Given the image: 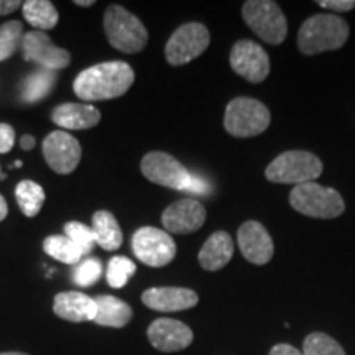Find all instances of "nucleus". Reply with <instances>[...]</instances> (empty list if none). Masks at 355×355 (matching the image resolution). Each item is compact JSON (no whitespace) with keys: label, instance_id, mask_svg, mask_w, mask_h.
Listing matches in <instances>:
<instances>
[{"label":"nucleus","instance_id":"obj_1","mask_svg":"<svg viewBox=\"0 0 355 355\" xmlns=\"http://www.w3.org/2000/svg\"><path fill=\"white\" fill-rule=\"evenodd\" d=\"M135 81L132 66L123 61H107L81 71L74 79V94L84 101H109L125 94Z\"/></svg>","mask_w":355,"mask_h":355},{"label":"nucleus","instance_id":"obj_2","mask_svg":"<svg viewBox=\"0 0 355 355\" xmlns=\"http://www.w3.org/2000/svg\"><path fill=\"white\" fill-rule=\"evenodd\" d=\"M347 21L337 15L309 17L303 21L298 32V48L303 55H318L322 51H334L343 48L349 38Z\"/></svg>","mask_w":355,"mask_h":355},{"label":"nucleus","instance_id":"obj_3","mask_svg":"<svg viewBox=\"0 0 355 355\" xmlns=\"http://www.w3.org/2000/svg\"><path fill=\"white\" fill-rule=\"evenodd\" d=\"M104 30L109 43L125 55L140 53L148 42V32L141 20L122 6L107 7L104 13Z\"/></svg>","mask_w":355,"mask_h":355},{"label":"nucleus","instance_id":"obj_4","mask_svg":"<svg viewBox=\"0 0 355 355\" xmlns=\"http://www.w3.org/2000/svg\"><path fill=\"white\" fill-rule=\"evenodd\" d=\"M290 204L295 211L316 219H334L345 211L343 196L332 188H324L316 181L298 184L290 193Z\"/></svg>","mask_w":355,"mask_h":355},{"label":"nucleus","instance_id":"obj_5","mask_svg":"<svg viewBox=\"0 0 355 355\" xmlns=\"http://www.w3.org/2000/svg\"><path fill=\"white\" fill-rule=\"evenodd\" d=\"M321 173L322 162L316 155L303 152V150H291V152L278 155L266 166L265 176L272 183L298 186L316 181Z\"/></svg>","mask_w":355,"mask_h":355},{"label":"nucleus","instance_id":"obj_6","mask_svg":"<svg viewBox=\"0 0 355 355\" xmlns=\"http://www.w3.org/2000/svg\"><path fill=\"white\" fill-rule=\"evenodd\" d=\"M272 115L265 104L250 97H235L227 104L224 127L232 137L248 139L263 133L270 125Z\"/></svg>","mask_w":355,"mask_h":355},{"label":"nucleus","instance_id":"obj_7","mask_svg":"<svg viewBox=\"0 0 355 355\" xmlns=\"http://www.w3.org/2000/svg\"><path fill=\"white\" fill-rule=\"evenodd\" d=\"M242 17L263 42L279 44L288 35V21L278 3L272 0H247L242 7Z\"/></svg>","mask_w":355,"mask_h":355},{"label":"nucleus","instance_id":"obj_8","mask_svg":"<svg viewBox=\"0 0 355 355\" xmlns=\"http://www.w3.org/2000/svg\"><path fill=\"white\" fill-rule=\"evenodd\" d=\"M211 43V33L206 25L184 24L171 35L165 48L166 61L171 66H183L189 61L196 60L207 50Z\"/></svg>","mask_w":355,"mask_h":355},{"label":"nucleus","instance_id":"obj_9","mask_svg":"<svg viewBox=\"0 0 355 355\" xmlns=\"http://www.w3.org/2000/svg\"><path fill=\"white\" fill-rule=\"evenodd\" d=\"M132 250L141 263L159 268L171 263L176 255V243L171 235L157 227H141L133 234Z\"/></svg>","mask_w":355,"mask_h":355},{"label":"nucleus","instance_id":"obj_10","mask_svg":"<svg viewBox=\"0 0 355 355\" xmlns=\"http://www.w3.org/2000/svg\"><path fill=\"white\" fill-rule=\"evenodd\" d=\"M140 170L152 183L165 188L186 191L191 181V173L171 155L150 152L141 158Z\"/></svg>","mask_w":355,"mask_h":355},{"label":"nucleus","instance_id":"obj_11","mask_svg":"<svg viewBox=\"0 0 355 355\" xmlns=\"http://www.w3.org/2000/svg\"><path fill=\"white\" fill-rule=\"evenodd\" d=\"M230 66L234 73L248 83H263L270 74V58L260 44L250 40H241L230 51Z\"/></svg>","mask_w":355,"mask_h":355},{"label":"nucleus","instance_id":"obj_12","mask_svg":"<svg viewBox=\"0 0 355 355\" xmlns=\"http://www.w3.org/2000/svg\"><path fill=\"white\" fill-rule=\"evenodd\" d=\"M21 53H24L25 61H33L42 66V69L60 71L68 68L71 63L69 51L56 46L44 32H28L24 35L21 40Z\"/></svg>","mask_w":355,"mask_h":355},{"label":"nucleus","instance_id":"obj_13","mask_svg":"<svg viewBox=\"0 0 355 355\" xmlns=\"http://www.w3.org/2000/svg\"><path fill=\"white\" fill-rule=\"evenodd\" d=\"M43 155L53 171L69 175L81 162V144L69 133L55 130L43 140Z\"/></svg>","mask_w":355,"mask_h":355},{"label":"nucleus","instance_id":"obj_14","mask_svg":"<svg viewBox=\"0 0 355 355\" xmlns=\"http://www.w3.org/2000/svg\"><path fill=\"white\" fill-rule=\"evenodd\" d=\"M146 336L150 344L159 352H180L189 347L194 339L193 331L184 322L168 318L155 319L150 324Z\"/></svg>","mask_w":355,"mask_h":355},{"label":"nucleus","instance_id":"obj_15","mask_svg":"<svg viewBox=\"0 0 355 355\" xmlns=\"http://www.w3.org/2000/svg\"><path fill=\"white\" fill-rule=\"evenodd\" d=\"M237 243L245 260L254 265H265L272 260L273 241L260 222L247 220L239 229Z\"/></svg>","mask_w":355,"mask_h":355},{"label":"nucleus","instance_id":"obj_16","mask_svg":"<svg viewBox=\"0 0 355 355\" xmlns=\"http://www.w3.org/2000/svg\"><path fill=\"white\" fill-rule=\"evenodd\" d=\"M162 222L171 234H191L206 222V209L196 199H181L170 204L162 216Z\"/></svg>","mask_w":355,"mask_h":355},{"label":"nucleus","instance_id":"obj_17","mask_svg":"<svg viewBox=\"0 0 355 355\" xmlns=\"http://www.w3.org/2000/svg\"><path fill=\"white\" fill-rule=\"evenodd\" d=\"M141 303L159 313H178V311L194 308L199 303V296L189 288L157 286L148 288L141 295Z\"/></svg>","mask_w":355,"mask_h":355},{"label":"nucleus","instance_id":"obj_18","mask_svg":"<svg viewBox=\"0 0 355 355\" xmlns=\"http://www.w3.org/2000/svg\"><path fill=\"white\" fill-rule=\"evenodd\" d=\"M53 313L69 322L94 321L97 306L94 298L79 291L58 293L53 301Z\"/></svg>","mask_w":355,"mask_h":355},{"label":"nucleus","instance_id":"obj_19","mask_svg":"<svg viewBox=\"0 0 355 355\" xmlns=\"http://www.w3.org/2000/svg\"><path fill=\"white\" fill-rule=\"evenodd\" d=\"M51 121L66 130H86L101 122V112L91 104L66 102L53 109Z\"/></svg>","mask_w":355,"mask_h":355},{"label":"nucleus","instance_id":"obj_20","mask_svg":"<svg viewBox=\"0 0 355 355\" xmlns=\"http://www.w3.org/2000/svg\"><path fill=\"white\" fill-rule=\"evenodd\" d=\"M234 255V241L224 230L214 232L204 243L198 259L199 263L207 272H217L229 263Z\"/></svg>","mask_w":355,"mask_h":355},{"label":"nucleus","instance_id":"obj_21","mask_svg":"<svg viewBox=\"0 0 355 355\" xmlns=\"http://www.w3.org/2000/svg\"><path fill=\"white\" fill-rule=\"evenodd\" d=\"M97 313L94 321L97 326L104 327H115V329H121L125 327L133 316V311L130 304H127L125 301L117 298V296L110 295H99L94 298Z\"/></svg>","mask_w":355,"mask_h":355},{"label":"nucleus","instance_id":"obj_22","mask_svg":"<svg viewBox=\"0 0 355 355\" xmlns=\"http://www.w3.org/2000/svg\"><path fill=\"white\" fill-rule=\"evenodd\" d=\"M92 230L96 235V243L104 250L114 252L121 248L123 242V235L112 212L109 211H97L92 216Z\"/></svg>","mask_w":355,"mask_h":355},{"label":"nucleus","instance_id":"obj_23","mask_svg":"<svg viewBox=\"0 0 355 355\" xmlns=\"http://www.w3.org/2000/svg\"><path fill=\"white\" fill-rule=\"evenodd\" d=\"M58 74L56 71L38 69L24 79L20 86V99L25 104H35L43 101L55 89Z\"/></svg>","mask_w":355,"mask_h":355},{"label":"nucleus","instance_id":"obj_24","mask_svg":"<svg viewBox=\"0 0 355 355\" xmlns=\"http://www.w3.org/2000/svg\"><path fill=\"white\" fill-rule=\"evenodd\" d=\"M21 10H24L25 20L38 32L55 28L60 20L56 7L48 0H26L21 6Z\"/></svg>","mask_w":355,"mask_h":355},{"label":"nucleus","instance_id":"obj_25","mask_svg":"<svg viewBox=\"0 0 355 355\" xmlns=\"http://www.w3.org/2000/svg\"><path fill=\"white\" fill-rule=\"evenodd\" d=\"M43 250L46 255L66 265H78L83 260V250L66 235H50L44 239Z\"/></svg>","mask_w":355,"mask_h":355},{"label":"nucleus","instance_id":"obj_26","mask_svg":"<svg viewBox=\"0 0 355 355\" xmlns=\"http://www.w3.org/2000/svg\"><path fill=\"white\" fill-rule=\"evenodd\" d=\"M15 198L19 202L20 211L26 217H35L42 211L44 202V191L42 186L35 181L24 180L17 184Z\"/></svg>","mask_w":355,"mask_h":355},{"label":"nucleus","instance_id":"obj_27","mask_svg":"<svg viewBox=\"0 0 355 355\" xmlns=\"http://www.w3.org/2000/svg\"><path fill=\"white\" fill-rule=\"evenodd\" d=\"M135 272L137 265L133 263L130 259H127V257L119 255L110 259L107 265V272H105V279H107L110 288L119 290V288H123L127 285L128 279L135 275Z\"/></svg>","mask_w":355,"mask_h":355},{"label":"nucleus","instance_id":"obj_28","mask_svg":"<svg viewBox=\"0 0 355 355\" xmlns=\"http://www.w3.org/2000/svg\"><path fill=\"white\" fill-rule=\"evenodd\" d=\"M303 355H347L343 345L322 332H313L304 339Z\"/></svg>","mask_w":355,"mask_h":355},{"label":"nucleus","instance_id":"obj_29","mask_svg":"<svg viewBox=\"0 0 355 355\" xmlns=\"http://www.w3.org/2000/svg\"><path fill=\"white\" fill-rule=\"evenodd\" d=\"M24 25L20 21H7L0 26V61H6L21 46Z\"/></svg>","mask_w":355,"mask_h":355},{"label":"nucleus","instance_id":"obj_30","mask_svg":"<svg viewBox=\"0 0 355 355\" xmlns=\"http://www.w3.org/2000/svg\"><path fill=\"white\" fill-rule=\"evenodd\" d=\"M64 235L81 248L84 257L91 254L92 248L96 245L94 230L87 227V225L83 224V222H76V220L68 222V224L64 225Z\"/></svg>","mask_w":355,"mask_h":355},{"label":"nucleus","instance_id":"obj_31","mask_svg":"<svg viewBox=\"0 0 355 355\" xmlns=\"http://www.w3.org/2000/svg\"><path fill=\"white\" fill-rule=\"evenodd\" d=\"M102 277V263L97 259H86L79 261L73 273L74 283L79 286H92Z\"/></svg>","mask_w":355,"mask_h":355},{"label":"nucleus","instance_id":"obj_32","mask_svg":"<svg viewBox=\"0 0 355 355\" xmlns=\"http://www.w3.org/2000/svg\"><path fill=\"white\" fill-rule=\"evenodd\" d=\"M15 144V130L8 123H0V153H8Z\"/></svg>","mask_w":355,"mask_h":355},{"label":"nucleus","instance_id":"obj_33","mask_svg":"<svg viewBox=\"0 0 355 355\" xmlns=\"http://www.w3.org/2000/svg\"><path fill=\"white\" fill-rule=\"evenodd\" d=\"M318 6L334 12H350L355 8V0H319Z\"/></svg>","mask_w":355,"mask_h":355},{"label":"nucleus","instance_id":"obj_34","mask_svg":"<svg viewBox=\"0 0 355 355\" xmlns=\"http://www.w3.org/2000/svg\"><path fill=\"white\" fill-rule=\"evenodd\" d=\"M189 193H199V194H206L207 191H209V184L206 183V181L202 180V178L199 176H193L191 175V181H189V186L188 189Z\"/></svg>","mask_w":355,"mask_h":355},{"label":"nucleus","instance_id":"obj_35","mask_svg":"<svg viewBox=\"0 0 355 355\" xmlns=\"http://www.w3.org/2000/svg\"><path fill=\"white\" fill-rule=\"evenodd\" d=\"M21 6H24V2H20V0H0V17L10 15Z\"/></svg>","mask_w":355,"mask_h":355},{"label":"nucleus","instance_id":"obj_36","mask_svg":"<svg viewBox=\"0 0 355 355\" xmlns=\"http://www.w3.org/2000/svg\"><path fill=\"white\" fill-rule=\"evenodd\" d=\"M268 355H303V352L295 349L290 344H277L272 350H270Z\"/></svg>","mask_w":355,"mask_h":355},{"label":"nucleus","instance_id":"obj_37","mask_svg":"<svg viewBox=\"0 0 355 355\" xmlns=\"http://www.w3.org/2000/svg\"><path fill=\"white\" fill-rule=\"evenodd\" d=\"M35 145H37V141H35V139L32 135H24L20 139V146L24 150H33Z\"/></svg>","mask_w":355,"mask_h":355},{"label":"nucleus","instance_id":"obj_38","mask_svg":"<svg viewBox=\"0 0 355 355\" xmlns=\"http://www.w3.org/2000/svg\"><path fill=\"white\" fill-rule=\"evenodd\" d=\"M8 214V206H7V201L3 199L2 194H0V220H3Z\"/></svg>","mask_w":355,"mask_h":355},{"label":"nucleus","instance_id":"obj_39","mask_svg":"<svg viewBox=\"0 0 355 355\" xmlns=\"http://www.w3.org/2000/svg\"><path fill=\"white\" fill-rule=\"evenodd\" d=\"M94 0H74V6L78 7H91L94 6Z\"/></svg>","mask_w":355,"mask_h":355},{"label":"nucleus","instance_id":"obj_40","mask_svg":"<svg viewBox=\"0 0 355 355\" xmlns=\"http://www.w3.org/2000/svg\"><path fill=\"white\" fill-rule=\"evenodd\" d=\"M0 355H28V354H24V352H2Z\"/></svg>","mask_w":355,"mask_h":355},{"label":"nucleus","instance_id":"obj_41","mask_svg":"<svg viewBox=\"0 0 355 355\" xmlns=\"http://www.w3.org/2000/svg\"><path fill=\"white\" fill-rule=\"evenodd\" d=\"M21 166V162H20V159H17V162H15V168H20Z\"/></svg>","mask_w":355,"mask_h":355},{"label":"nucleus","instance_id":"obj_42","mask_svg":"<svg viewBox=\"0 0 355 355\" xmlns=\"http://www.w3.org/2000/svg\"><path fill=\"white\" fill-rule=\"evenodd\" d=\"M0 175H2V173H0Z\"/></svg>","mask_w":355,"mask_h":355}]
</instances>
